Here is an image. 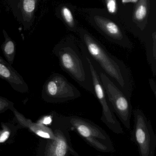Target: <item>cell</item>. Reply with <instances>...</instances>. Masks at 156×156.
<instances>
[{
	"label": "cell",
	"instance_id": "1",
	"mask_svg": "<svg viewBox=\"0 0 156 156\" xmlns=\"http://www.w3.org/2000/svg\"><path fill=\"white\" fill-rule=\"evenodd\" d=\"M84 40L90 58L130 99L133 83L129 69L123 62L108 54L88 35H85Z\"/></svg>",
	"mask_w": 156,
	"mask_h": 156
},
{
	"label": "cell",
	"instance_id": "2",
	"mask_svg": "<svg viewBox=\"0 0 156 156\" xmlns=\"http://www.w3.org/2000/svg\"><path fill=\"white\" fill-rule=\"evenodd\" d=\"M56 125L74 131L88 145L100 152L113 153L115 147L105 129L91 120L77 115L56 116Z\"/></svg>",
	"mask_w": 156,
	"mask_h": 156
},
{
	"label": "cell",
	"instance_id": "3",
	"mask_svg": "<svg viewBox=\"0 0 156 156\" xmlns=\"http://www.w3.org/2000/svg\"><path fill=\"white\" fill-rule=\"evenodd\" d=\"M62 69L81 87L94 95L92 74L85 56H81L73 49H66L58 54Z\"/></svg>",
	"mask_w": 156,
	"mask_h": 156
},
{
	"label": "cell",
	"instance_id": "4",
	"mask_svg": "<svg viewBox=\"0 0 156 156\" xmlns=\"http://www.w3.org/2000/svg\"><path fill=\"white\" fill-rule=\"evenodd\" d=\"M134 125L131 140L136 145L140 156H154L156 136L151 124L143 111L136 108L133 112Z\"/></svg>",
	"mask_w": 156,
	"mask_h": 156
},
{
	"label": "cell",
	"instance_id": "5",
	"mask_svg": "<svg viewBox=\"0 0 156 156\" xmlns=\"http://www.w3.org/2000/svg\"><path fill=\"white\" fill-rule=\"evenodd\" d=\"M97 67L108 99L114 113L124 126L127 129H130L131 116L133 114V108L130 98H128L97 66Z\"/></svg>",
	"mask_w": 156,
	"mask_h": 156
},
{
	"label": "cell",
	"instance_id": "6",
	"mask_svg": "<svg viewBox=\"0 0 156 156\" xmlns=\"http://www.w3.org/2000/svg\"><path fill=\"white\" fill-rule=\"evenodd\" d=\"M84 55L88 62L92 74L94 95L97 98L102 108L101 121L114 133L118 135L124 134V130L120 123L117 119L115 114L108 99L96 65L89 56L86 54Z\"/></svg>",
	"mask_w": 156,
	"mask_h": 156
},
{
	"label": "cell",
	"instance_id": "7",
	"mask_svg": "<svg viewBox=\"0 0 156 156\" xmlns=\"http://www.w3.org/2000/svg\"><path fill=\"white\" fill-rule=\"evenodd\" d=\"M81 96V92L78 88L59 73L51 75L43 88V98L48 103H64Z\"/></svg>",
	"mask_w": 156,
	"mask_h": 156
},
{
	"label": "cell",
	"instance_id": "8",
	"mask_svg": "<svg viewBox=\"0 0 156 156\" xmlns=\"http://www.w3.org/2000/svg\"><path fill=\"white\" fill-rule=\"evenodd\" d=\"M55 139H47L44 155L48 156H79L71 143L69 130L55 125L53 129Z\"/></svg>",
	"mask_w": 156,
	"mask_h": 156
},
{
	"label": "cell",
	"instance_id": "9",
	"mask_svg": "<svg viewBox=\"0 0 156 156\" xmlns=\"http://www.w3.org/2000/svg\"><path fill=\"white\" fill-rule=\"evenodd\" d=\"M0 78L10 84L15 91L22 94L29 92V87L23 77L9 64L0 57Z\"/></svg>",
	"mask_w": 156,
	"mask_h": 156
},
{
	"label": "cell",
	"instance_id": "10",
	"mask_svg": "<svg viewBox=\"0 0 156 156\" xmlns=\"http://www.w3.org/2000/svg\"><path fill=\"white\" fill-rule=\"evenodd\" d=\"M11 110L12 111L15 118L19 124L24 127L29 129L31 131L37 136L46 139H55L56 137L52 129L47 126L41 125L38 123H34L31 119L25 117L23 115L19 112L14 106Z\"/></svg>",
	"mask_w": 156,
	"mask_h": 156
},
{
	"label": "cell",
	"instance_id": "11",
	"mask_svg": "<svg viewBox=\"0 0 156 156\" xmlns=\"http://www.w3.org/2000/svg\"><path fill=\"white\" fill-rule=\"evenodd\" d=\"M94 19L99 27L110 36L117 39L122 37L120 29L115 23L100 16H96Z\"/></svg>",
	"mask_w": 156,
	"mask_h": 156
},
{
	"label": "cell",
	"instance_id": "12",
	"mask_svg": "<svg viewBox=\"0 0 156 156\" xmlns=\"http://www.w3.org/2000/svg\"><path fill=\"white\" fill-rule=\"evenodd\" d=\"M0 129V145L8 141L15 134L17 128L10 123H2Z\"/></svg>",
	"mask_w": 156,
	"mask_h": 156
},
{
	"label": "cell",
	"instance_id": "13",
	"mask_svg": "<svg viewBox=\"0 0 156 156\" xmlns=\"http://www.w3.org/2000/svg\"><path fill=\"white\" fill-rule=\"evenodd\" d=\"M147 13V8L145 1L140 0L134 12L135 19L138 21H141L146 18Z\"/></svg>",
	"mask_w": 156,
	"mask_h": 156
},
{
	"label": "cell",
	"instance_id": "14",
	"mask_svg": "<svg viewBox=\"0 0 156 156\" xmlns=\"http://www.w3.org/2000/svg\"><path fill=\"white\" fill-rule=\"evenodd\" d=\"M4 53L10 63H12L13 54L15 52V45L12 41H9L5 44L4 48Z\"/></svg>",
	"mask_w": 156,
	"mask_h": 156
},
{
	"label": "cell",
	"instance_id": "15",
	"mask_svg": "<svg viewBox=\"0 0 156 156\" xmlns=\"http://www.w3.org/2000/svg\"><path fill=\"white\" fill-rule=\"evenodd\" d=\"M14 106V104L5 98L0 96V114Z\"/></svg>",
	"mask_w": 156,
	"mask_h": 156
},
{
	"label": "cell",
	"instance_id": "16",
	"mask_svg": "<svg viewBox=\"0 0 156 156\" xmlns=\"http://www.w3.org/2000/svg\"><path fill=\"white\" fill-rule=\"evenodd\" d=\"M62 15L65 21L70 25L74 23V18L72 12L67 7H63L62 10Z\"/></svg>",
	"mask_w": 156,
	"mask_h": 156
},
{
	"label": "cell",
	"instance_id": "17",
	"mask_svg": "<svg viewBox=\"0 0 156 156\" xmlns=\"http://www.w3.org/2000/svg\"><path fill=\"white\" fill-rule=\"evenodd\" d=\"M35 8V0H24L23 8L25 12L31 13L34 11Z\"/></svg>",
	"mask_w": 156,
	"mask_h": 156
},
{
	"label": "cell",
	"instance_id": "18",
	"mask_svg": "<svg viewBox=\"0 0 156 156\" xmlns=\"http://www.w3.org/2000/svg\"><path fill=\"white\" fill-rule=\"evenodd\" d=\"M108 11L110 14H115L117 11L116 0H106Z\"/></svg>",
	"mask_w": 156,
	"mask_h": 156
},
{
	"label": "cell",
	"instance_id": "19",
	"mask_svg": "<svg viewBox=\"0 0 156 156\" xmlns=\"http://www.w3.org/2000/svg\"><path fill=\"white\" fill-rule=\"evenodd\" d=\"M52 121V118L51 116H46L43 117L41 119H40L38 121V123L45 126V125L51 124Z\"/></svg>",
	"mask_w": 156,
	"mask_h": 156
},
{
	"label": "cell",
	"instance_id": "20",
	"mask_svg": "<svg viewBox=\"0 0 156 156\" xmlns=\"http://www.w3.org/2000/svg\"><path fill=\"white\" fill-rule=\"evenodd\" d=\"M149 83L150 86L151 88V90L153 92V94L155 97H156V83L154 79L152 78H150L149 80Z\"/></svg>",
	"mask_w": 156,
	"mask_h": 156
},
{
	"label": "cell",
	"instance_id": "21",
	"mask_svg": "<svg viewBox=\"0 0 156 156\" xmlns=\"http://www.w3.org/2000/svg\"><path fill=\"white\" fill-rule=\"evenodd\" d=\"M139 0H121L123 4H126L128 3H137Z\"/></svg>",
	"mask_w": 156,
	"mask_h": 156
}]
</instances>
